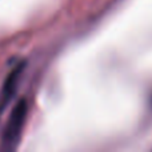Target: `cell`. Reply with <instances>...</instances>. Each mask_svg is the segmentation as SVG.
<instances>
[{
    "label": "cell",
    "instance_id": "1",
    "mask_svg": "<svg viewBox=\"0 0 152 152\" xmlns=\"http://www.w3.org/2000/svg\"><path fill=\"white\" fill-rule=\"evenodd\" d=\"M27 115H28V104L26 99H21L16 103L13 110L11 111L8 123L1 136V150L12 151L18 148L24 126H26Z\"/></svg>",
    "mask_w": 152,
    "mask_h": 152
},
{
    "label": "cell",
    "instance_id": "2",
    "mask_svg": "<svg viewBox=\"0 0 152 152\" xmlns=\"http://www.w3.org/2000/svg\"><path fill=\"white\" fill-rule=\"evenodd\" d=\"M23 69H24V64H19V66H16L15 69H12L10 72V75L5 79L4 84H3L1 92H0V111H3V108L7 105V103L10 102L11 97L15 94Z\"/></svg>",
    "mask_w": 152,
    "mask_h": 152
}]
</instances>
